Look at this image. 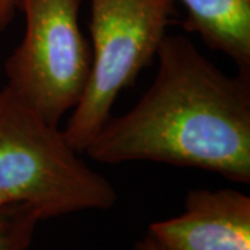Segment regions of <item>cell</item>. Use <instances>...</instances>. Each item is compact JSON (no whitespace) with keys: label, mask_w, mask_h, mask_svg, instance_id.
<instances>
[{"label":"cell","mask_w":250,"mask_h":250,"mask_svg":"<svg viewBox=\"0 0 250 250\" xmlns=\"http://www.w3.org/2000/svg\"><path fill=\"white\" fill-rule=\"evenodd\" d=\"M150 88L110 117L85 153L104 164L154 161L250 182V74L228 75L188 38L166 35Z\"/></svg>","instance_id":"obj_1"},{"label":"cell","mask_w":250,"mask_h":250,"mask_svg":"<svg viewBox=\"0 0 250 250\" xmlns=\"http://www.w3.org/2000/svg\"><path fill=\"white\" fill-rule=\"evenodd\" d=\"M116 202L113 184L81 159L59 125L0 89V205H29L49 220Z\"/></svg>","instance_id":"obj_2"},{"label":"cell","mask_w":250,"mask_h":250,"mask_svg":"<svg viewBox=\"0 0 250 250\" xmlns=\"http://www.w3.org/2000/svg\"><path fill=\"white\" fill-rule=\"evenodd\" d=\"M92 64L85 92L62 129L80 153L111 117L117 96L156 59L175 0H89Z\"/></svg>","instance_id":"obj_3"},{"label":"cell","mask_w":250,"mask_h":250,"mask_svg":"<svg viewBox=\"0 0 250 250\" xmlns=\"http://www.w3.org/2000/svg\"><path fill=\"white\" fill-rule=\"evenodd\" d=\"M82 1L17 0L25 32L4 62L6 86L54 125L80 103L89 80L92 53L80 27Z\"/></svg>","instance_id":"obj_4"},{"label":"cell","mask_w":250,"mask_h":250,"mask_svg":"<svg viewBox=\"0 0 250 250\" xmlns=\"http://www.w3.org/2000/svg\"><path fill=\"white\" fill-rule=\"evenodd\" d=\"M170 250H250V197L236 189H192L184 213L149 225Z\"/></svg>","instance_id":"obj_5"},{"label":"cell","mask_w":250,"mask_h":250,"mask_svg":"<svg viewBox=\"0 0 250 250\" xmlns=\"http://www.w3.org/2000/svg\"><path fill=\"white\" fill-rule=\"evenodd\" d=\"M187 11L184 28L211 50L224 53L238 72L250 74V0H175Z\"/></svg>","instance_id":"obj_6"},{"label":"cell","mask_w":250,"mask_h":250,"mask_svg":"<svg viewBox=\"0 0 250 250\" xmlns=\"http://www.w3.org/2000/svg\"><path fill=\"white\" fill-rule=\"evenodd\" d=\"M39 221L32 206L0 205V250H29Z\"/></svg>","instance_id":"obj_7"},{"label":"cell","mask_w":250,"mask_h":250,"mask_svg":"<svg viewBox=\"0 0 250 250\" xmlns=\"http://www.w3.org/2000/svg\"><path fill=\"white\" fill-rule=\"evenodd\" d=\"M17 11V0H0V34L9 27Z\"/></svg>","instance_id":"obj_8"},{"label":"cell","mask_w":250,"mask_h":250,"mask_svg":"<svg viewBox=\"0 0 250 250\" xmlns=\"http://www.w3.org/2000/svg\"><path fill=\"white\" fill-rule=\"evenodd\" d=\"M134 250H170L167 249L164 245H161L160 242L157 241L154 236L147 232L143 236L141 241L136 242Z\"/></svg>","instance_id":"obj_9"}]
</instances>
